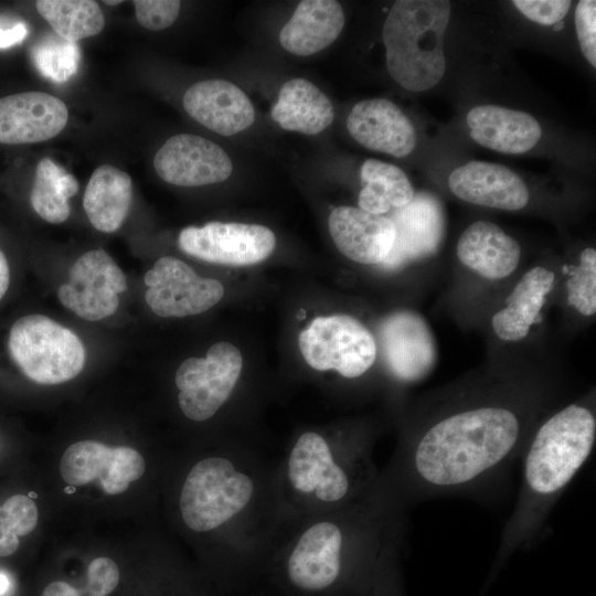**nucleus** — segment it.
I'll list each match as a JSON object with an SVG mask.
<instances>
[{"label": "nucleus", "mask_w": 596, "mask_h": 596, "mask_svg": "<svg viewBox=\"0 0 596 596\" xmlns=\"http://www.w3.org/2000/svg\"><path fill=\"white\" fill-rule=\"evenodd\" d=\"M0 512H1V507H0Z\"/></svg>", "instance_id": "45"}, {"label": "nucleus", "mask_w": 596, "mask_h": 596, "mask_svg": "<svg viewBox=\"0 0 596 596\" xmlns=\"http://www.w3.org/2000/svg\"><path fill=\"white\" fill-rule=\"evenodd\" d=\"M393 247L381 264L394 269L435 254L443 241L445 219L439 200L428 192L415 193L406 205L395 209Z\"/></svg>", "instance_id": "15"}, {"label": "nucleus", "mask_w": 596, "mask_h": 596, "mask_svg": "<svg viewBox=\"0 0 596 596\" xmlns=\"http://www.w3.org/2000/svg\"><path fill=\"white\" fill-rule=\"evenodd\" d=\"M39 512L33 500L23 494L8 498L0 512V556H8L19 547V536L33 531Z\"/></svg>", "instance_id": "32"}, {"label": "nucleus", "mask_w": 596, "mask_h": 596, "mask_svg": "<svg viewBox=\"0 0 596 596\" xmlns=\"http://www.w3.org/2000/svg\"><path fill=\"white\" fill-rule=\"evenodd\" d=\"M104 2L107 3V4H109V6H110V4H111V6H115V4L121 3V1H119V0H116V1H104Z\"/></svg>", "instance_id": "43"}, {"label": "nucleus", "mask_w": 596, "mask_h": 596, "mask_svg": "<svg viewBox=\"0 0 596 596\" xmlns=\"http://www.w3.org/2000/svg\"><path fill=\"white\" fill-rule=\"evenodd\" d=\"M70 280L57 289L61 304L78 317L97 321L116 312L118 295L126 291L127 279L104 249L78 257L70 268Z\"/></svg>", "instance_id": "10"}, {"label": "nucleus", "mask_w": 596, "mask_h": 596, "mask_svg": "<svg viewBox=\"0 0 596 596\" xmlns=\"http://www.w3.org/2000/svg\"><path fill=\"white\" fill-rule=\"evenodd\" d=\"M555 274L543 266L526 270L509 295L505 306L493 313L491 328L502 341L523 340L538 321Z\"/></svg>", "instance_id": "24"}, {"label": "nucleus", "mask_w": 596, "mask_h": 596, "mask_svg": "<svg viewBox=\"0 0 596 596\" xmlns=\"http://www.w3.org/2000/svg\"><path fill=\"white\" fill-rule=\"evenodd\" d=\"M513 4L528 19L543 25H553L565 18L572 2L567 0H514Z\"/></svg>", "instance_id": "36"}, {"label": "nucleus", "mask_w": 596, "mask_h": 596, "mask_svg": "<svg viewBox=\"0 0 596 596\" xmlns=\"http://www.w3.org/2000/svg\"><path fill=\"white\" fill-rule=\"evenodd\" d=\"M119 583L117 564L108 557H96L87 568V584L85 590L91 596H106Z\"/></svg>", "instance_id": "37"}, {"label": "nucleus", "mask_w": 596, "mask_h": 596, "mask_svg": "<svg viewBox=\"0 0 596 596\" xmlns=\"http://www.w3.org/2000/svg\"><path fill=\"white\" fill-rule=\"evenodd\" d=\"M149 287L145 299L151 310L162 318H182L202 313L224 296L223 285L213 278L199 276L179 258H159L146 273Z\"/></svg>", "instance_id": "8"}, {"label": "nucleus", "mask_w": 596, "mask_h": 596, "mask_svg": "<svg viewBox=\"0 0 596 596\" xmlns=\"http://www.w3.org/2000/svg\"><path fill=\"white\" fill-rule=\"evenodd\" d=\"M567 301L582 316L592 317L596 312V251H582L578 264L566 283Z\"/></svg>", "instance_id": "33"}, {"label": "nucleus", "mask_w": 596, "mask_h": 596, "mask_svg": "<svg viewBox=\"0 0 596 596\" xmlns=\"http://www.w3.org/2000/svg\"><path fill=\"white\" fill-rule=\"evenodd\" d=\"M157 174L178 187H200L226 180L233 170L228 155L201 136L170 137L153 158Z\"/></svg>", "instance_id": "13"}, {"label": "nucleus", "mask_w": 596, "mask_h": 596, "mask_svg": "<svg viewBox=\"0 0 596 596\" xmlns=\"http://www.w3.org/2000/svg\"><path fill=\"white\" fill-rule=\"evenodd\" d=\"M131 200L132 182L129 174L114 166L102 164L89 178L83 206L96 230L113 233L125 221Z\"/></svg>", "instance_id": "26"}, {"label": "nucleus", "mask_w": 596, "mask_h": 596, "mask_svg": "<svg viewBox=\"0 0 596 596\" xmlns=\"http://www.w3.org/2000/svg\"><path fill=\"white\" fill-rule=\"evenodd\" d=\"M26 34L28 29L24 23H18L8 29L0 28V49H7L20 43Z\"/></svg>", "instance_id": "38"}, {"label": "nucleus", "mask_w": 596, "mask_h": 596, "mask_svg": "<svg viewBox=\"0 0 596 596\" xmlns=\"http://www.w3.org/2000/svg\"><path fill=\"white\" fill-rule=\"evenodd\" d=\"M596 438L590 409L570 404L538 429L525 458L529 488L542 496L563 489L589 457Z\"/></svg>", "instance_id": "3"}, {"label": "nucleus", "mask_w": 596, "mask_h": 596, "mask_svg": "<svg viewBox=\"0 0 596 596\" xmlns=\"http://www.w3.org/2000/svg\"><path fill=\"white\" fill-rule=\"evenodd\" d=\"M241 351L230 342L214 343L205 358H189L175 372L181 412L191 421L211 418L231 396L242 372Z\"/></svg>", "instance_id": "7"}, {"label": "nucleus", "mask_w": 596, "mask_h": 596, "mask_svg": "<svg viewBox=\"0 0 596 596\" xmlns=\"http://www.w3.org/2000/svg\"><path fill=\"white\" fill-rule=\"evenodd\" d=\"M287 478L295 492L323 503L339 502L350 490L347 471L316 432H306L295 441L287 459Z\"/></svg>", "instance_id": "14"}, {"label": "nucleus", "mask_w": 596, "mask_h": 596, "mask_svg": "<svg viewBox=\"0 0 596 596\" xmlns=\"http://www.w3.org/2000/svg\"><path fill=\"white\" fill-rule=\"evenodd\" d=\"M35 7L54 32L66 41L94 36L105 25L102 9L93 0H39Z\"/></svg>", "instance_id": "30"}, {"label": "nucleus", "mask_w": 596, "mask_h": 596, "mask_svg": "<svg viewBox=\"0 0 596 596\" xmlns=\"http://www.w3.org/2000/svg\"><path fill=\"white\" fill-rule=\"evenodd\" d=\"M344 535L332 521L308 526L291 547L285 572L290 585L305 593H320L332 587L342 571Z\"/></svg>", "instance_id": "12"}, {"label": "nucleus", "mask_w": 596, "mask_h": 596, "mask_svg": "<svg viewBox=\"0 0 596 596\" xmlns=\"http://www.w3.org/2000/svg\"><path fill=\"white\" fill-rule=\"evenodd\" d=\"M470 137L502 153H523L541 138V126L528 113L497 105H480L467 114Z\"/></svg>", "instance_id": "23"}, {"label": "nucleus", "mask_w": 596, "mask_h": 596, "mask_svg": "<svg viewBox=\"0 0 596 596\" xmlns=\"http://www.w3.org/2000/svg\"><path fill=\"white\" fill-rule=\"evenodd\" d=\"M32 56L43 76L64 83L77 72L81 51L76 42L49 34L34 46Z\"/></svg>", "instance_id": "31"}, {"label": "nucleus", "mask_w": 596, "mask_h": 596, "mask_svg": "<svg viewBox=\"0 0 596 596\" xmlns=\"http://www.w3.org/2000/svg\"><path fill=\"white\" fill-rule=\"evenodd\" d=\"M185 111L210 130L232 136L248 128L255 110L247 95L235 84L207 79L193 84L183 96Z\"/></svg>", "instance_id": "21"}, {"label": "nucleus", "mask_w": 596, "mask_h": 596, "mask_svg": "<svg viewBox=\"0 0 596 596\" xmlns=\"http://www.w3.org/2000/svg\"><path fill=\"white\" fill-rule=\"evenodd\" d=\"M364 187L359 194V207L372 214L383 215L391 209L409 203L414 189L402 169L376 159H368L360 171Z\"/></svg>", "instance_id": "28"}, {"label": "nucleus", "mask_w": 596, "mask_h": 596, "mask_svg": "<svg viewBox=\"0 0 596 596\" xmlns=\"http://www.w3.org/2000/svg\"><path fill=\"white\" fill-rule=\"evenodd\" d=\"M42 596H84L82 592H78L73 586L65 582H53L49 584L43 593Z\"/></svg>", "instance_id": "39"}, {"label": "nucleus", "mask_w": 596, "mask_h": 596, "mask_svg": "<svg viewBox=\"0 0 596 596\" xmlns=\"http://www.w3.org/2000/svg\"><path fill=\"white\" fill-rule=\"evenodd\" d=\"M343 25L344 13L338 1L304 0L281 28L279 42L295 55H312L329 46Z\"/></svg>", "instance_id": "25"}, {"label": "nucleus", "mask_w": 596, "mask_h": 596, "mask_svg": "<svg viewBox=\"0 0 596 596\" xmlns=\"http://www.w3.org/2000/svg\"><path fill=\"white\" fill-rule=\"evenodd\" d=\"M450 191L460 200L504 211L523 209L530 194L522 179L509 168L486 161H469L448 179Z\"/></svg>", "instance_id": "20"}, {"label": "nucleus", "mask_w": 596, "mask_h": 596, "mask_svg": "<svg viewBox=\"0 0 596 596\" xmlns=\"http://www.w3.org/2000/svg\"><path fill=\"white\" fill-rule=\"evenodd\" d=\"M381 341L391 372L403 381L424 377L436 361V347L425 319L411 310L396 311L383 321Z\"/></svg>", "instance_id": "17"}, {"label": "nucleus", "mask_w": 596, "mask_h": 596, "mask_svg": "<svg viewBox=\"0 0 596 596\" xmlns=\"http://www.w3.org/2000/svg\"><path fill=\"white\" fill-rule=\"evenodd\" d=\"M9 578L3 573H0V595L4 594L9 588Z\"/></svg>", "instance_id": "41"}, {"label": "nucleus", "mask_w": 596, "mask_h": 596, "mask_svg": "<svg viewBox=\"0 0 596 596\" xmlns=\"http://www.w3.org/2000/svg\"><path fill=\"white\" fill-rule=\"evenodd\" d=\"M272 117L285 130L316 135L331 125L334 111L330 99L315 84L292 78L280 88Z\"/></svg>", "instance_id": "27"}, {"label": "nucleus", "mask_w": 596, "mask_h": 596, "mask_svg": "<svg viewBox=\"0 0 596 596\" xmlns=\"http://www.w3.org/2000/svg\"><path fill=\"white\" fill-rule=\"evenodd\" d=\"M29 497H30V498H31V497L35 498L36 494H35L34 492H30Z\"/></svg>", "instance_id": "44"}, {"label": "nucleus", "mask_w": 596, "mask_h": 596, "mask_svg": "<svg viewBox=\"0 0 596 596\" xmlns=\"http://www.w3.org/2000/svg\"><path fill=\"white\" fill-rule=\"evenodd\" d=\"M142 456L127 446L109 447L94 440H81L64 451L60 472L71 486H83L99 479L108 494L121 493L145 472Z\"/></svg>", "instance_id": "11"}, {"label": "nucleus", "mask_w": 596, "mask_h": 596, "mask_svg": "<svg viewBox=\"0 0 596 596\" xmlns=\"http://www.w3.org/2000/svg\"><path fill=\"white\" fill-rule=\"evenodd\" d=\"M67 107L44 92H23L0 98V143L22 145L49 140L66 126Z\"/></svg>", "instance_id": "16"}, {"label": "nucleus", "mask_w": 596, "mask_h": 596, "mask_svg": "<svg viewBox=\"0 0 596 596\" xmlns=\"http://www.w3.org/2000/svg\"><path fill=\"white\" fill-rule=\"evenodd\" d=\"M456 254L462 265L479 276L500 280L517 269L521 247L517 240L497 224L477 221L460 235Z\"/></svg>", "instance_id": "22"}, {"label": "nucleus", "mask_w": 596, "mask_h": 596, "mask_svg": "<svg viewBox=\"0 0 596 596\" xmlns=\"http://www.w3.org/2000/svg\"><path fill=\"white\" fill-rule=\"evenodd\" d=\"M138 22L146 29L159 31L170 26L179 15L178 0H135Z\"/></svg>", "instance_id": "34"}, {"label": "nucleus", "mask_w": 596, "mask_h": 596, "mask_svg": "<svg viewBox=\"0 0 596 596\" xmlns=\"http://www.w3.org/2000/svg\"><path fill=\"white\" fill-rule=\"evenodd\" d=\"M446 0H398L384 22L386 68L409 92L434 87L444 76V35L450 18Z\"/></svg>", "instance_id": "2"}, {"label": "nucleus", "mask_w": 596, "mask_h": 596, "mask_svg": "<svg viewBox=\"0 0 596 596\" xmlns=\"http://www.w3.org/2000/svg\"><path fill=\"white\" fill-rule=\"evenodd\" d=\"M305 361L317 371H337L354 379L375 362L376 342L369 329L349 315L312 319L298 337Z\"/></svg>", "instance_id": "6"}, {"label": "nucleus", "mask_w": 596, "mask_h": 596, "mask_svg": "<svg viewBox=\"0 0 596 596\" xmlns=\"http://www.w3.org/2000/svg\"><path fill=\"white\" fill-rule=\"evenodd\" d=\"M178 244L188 255L209 263L249 266L273 253L276 237L264 225L210 222L201 227L183 228Z\"/></svg>", "instance_id": "9"}, {"label": "nucleus", "mask_w": 596, "mask_h": 596, "mask_svg": "<svg viewBox=\"0 0 596 596\" xmlns=\"http://www.w3.org/2000/svg\"><path fill=\"white\" fill-rule=\"evenodd\" d=\"M10 283V269L4 254L0 251V300L4 296Z\"/></svg>", "instance_id": "40"}, {"label": "nucleus", "mask_w": 596, "mask_h": 596, "mask_svg": "<svg viewBox=\"0 0 596 596\" xmlns=\"http://www.w3.org/2000/svg\"><path fill=\"white\" fill-rule=\"evenodd\" d=\"M66 493H73L75 492V486L68 485V487L65 488Z\"/></svg>", "instance_id": "42"}, {"label": "nucleus", "mask_w": 596, "mask_h": 596, "mask_svg": "<svg viewBox=\"0 0 596 596\" xmlns=\"http://www.w3.org/2000/svg\"><path fill=\"white\" fill-rule=\"evenodd\" d=\"M519 435V418L509 408L461 411L438 421L422 436L414 455L415 469L430 485H462L500 464Z\"/></svg>", "instance_id": "1"}, {"label": "nucleus", "mask_w": 596, "mask_h": 596, "mask_svg": "<svg viewBox=\"0 0 596 596\" xmlns=\"http://www.w3.org/2000/svg\"><path fill=\"white\" fill-rule=\"evenodd\" d=\"M347 128L363 147L402 158L416 145V131L408 117L393 102L372 98L351 109Z\"/></svg>", "instance_id": "19"}, {"label": "nucleus", "mask_w": 596, "mask_h": 596, "mask_svg": "<svg viewBox=\"0 0 596 596\" xmlns=\"http://www.w3.org/2000/svg\"><path fill=\"white\" fill-rule=\"evenodd\" d=\"M255 492L253 479L224 457L198 461L188 473L180 493L185 525L195 532L215 530L238 515Z\"/></svg>", "instance_id": "4"}, {"label": "nucleus", "mask_w": 596, "mask_h": 596, "mask_svg": "<svg viewBox=\"0 0 596 596\" xmlns=\"http://www.w3.org/2000/svg\"><path fill=\"white\" fill-rule=\"evenodd\" d=\"M9 351L23 374L40 384H60L84 369L86 351L72 330L43 315L19 318L9 333Z\"/></svg>", "instance_id": "5"}, {"label": "nucleus", "mask_w": 596, "mask_h": 596, "mask_svg": "<svg viewBox=\"0 0 596 596\" xmlns=\"http://www.w3.org/2000/svg\"><path fill=\"white\" fill-rule=\"evenodd\" d=\"M575 28L582 53L596 66V2L582 0L575 10Z\"/></svg>", "instance_id": "35"}, {"label": "nucleus", "mask_w": 596, "mask_h": 596, "mask_svg": "<svg viewBox=\"0 0 596 596\" xmlns=\"http://www.w3.org/2000/svg\"><path fill=\"white\" fill-rule=\"evenodd\" d=\"M78 191L76 178L50 158L39 161L30 194L34 211L44 221L60 224L71 213L68 200Z\"/></svg>", "instance_id": "29"}, {"label": "nucleus", "mask_w": 596, "mask_h": 596, "mask_svg": "<svg viewBox=\"0 0 596 596\" xmlns=\"http://www.w3.org/2000/svg\"><path fill=\"white\" fill-rule=\"evenodd\" d=\"M328 226L339 252L359 264H382L393 247L395 227L385 215L343 205L331 211Z\"/></svg>", "instance_id": "18"}]
</instances>
